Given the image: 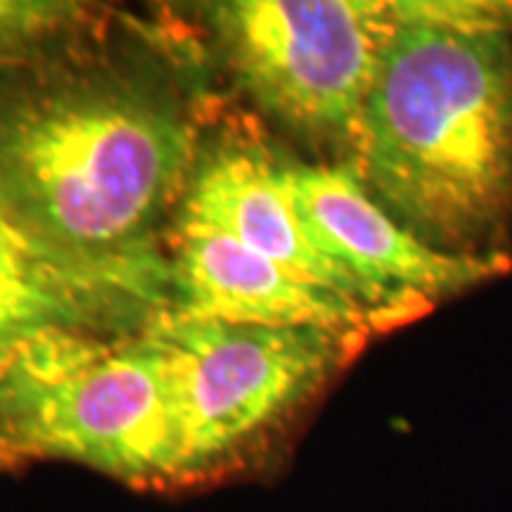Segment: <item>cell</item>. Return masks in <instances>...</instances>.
<instances>
[{
	"label": "cell",
	"instance_id": "obj_1",
	"mask_svg": "<svg viewBox=\"0 0 512 512\" xmlns=\"http://www.w3.org/2000/svg\"><path fill=\"white\" fill-rule=\"evenodd\" d=\"M349 162L396 221L448 254H494L512 219V34L399 0Z\"/></svg>",
	"mask_w": 512,
	"mask_h": 512
},
{
	"label": "cell",
	"instance_id": "obj_2",
	"mask_svg": "<svg viewBox=\"0 0 512 512\" xmlns=\"http://www.w3.org/2000/svg\"><path fill=\"white\" fill-rule=\"evenodd\" d=\"M192 162V128L119 76L0 86V197L31 233L79 252L147 245Z\"/></svg>",
	"mask_w": 512,
	"mask_h": 512
},
{
	"label": "cell",
	"instance_id": "obj_3",
	"mask_svg": "<svg viewBox=\"0 0 512 512\" xmlns=\"http://www.w3.org/2000/svg\"><path fill=\"white\" fill-rule=\"evenodd\" d=\"M31 460L143 486L192 482L174 368L150 330L53 332L0 368V465Z\"/></svg>",
	"mask_w": 512,
	"mask_h": 512
},
{
	"label": "cell",
	"instance_id": "obj_4",
	"mask_svg": "<svg viewBox=\"0 0 512 512\" xmlns=\"http://www.w3.org/2000/svg\"><path fill=\"white\" fill-rule=\"evenodd\" d=\"M240 86L306 136L354 150L399 12L384 0H230L207 5Z\"/></svg>",
	"mask_w": 512,
	"mask_h": 512
},
{
	"label": "cell",
	"instance_id": "obj_5",
	"mask_svg": "<svg viewBox=\"0 0 512 512\" xmlns=\"http://www.w3.org/2000/svg\"><path fill=\"white\" fill-rule=\"evenodd\" d=\"M145 328L174 368L192 482L254 451L328 380L358 335L185 318L171 309Z\"/></svg>",
	"mask_w": 512,
	"mask_h": 512
},
{
	"label": "cell",
	"instance_id": "obj_6",
	"mask_svg": "<svg viewBox=\"0 0 512 512\" xmlns=\"http://www.w3.org/2000/svg\"><path fill=\"white\" fill-rule=\"evenodd\" d=\"M169 306L171 259L152 242L121 252L57 247L0 197V368L43 335H126Z\"/></svg>",
	"mask_w": 512,
	"mask_h": 512
},
{
	"label": "cell",
	"instance_id": "obj_7",
	"mask_svg": "<svg viewBox=\"0 0 512 512\" xmlns=\"http://www.w3.org/2000/svg\"><path fill=\"white\" fill-rule=\"evenodd\" d=\"M278 176L306 233L366 287L377 318L396 320L508 271L505 254L465 256L427 245L375 200L351 162H278Z\"/></svg>",
	"mask_w": 512,
	"mask_h": 512
},
{
	"label": "cell",
	"instance_id": "obj_8",
	"mask_svg": "<svg viewBox=\"0 0 512 512\" xmlns=\"http://www.w3.org/2000/svg\"><path fill=\"white\" fill-rule=\"evenodd\" d=\"M171 311L185 318L266 328L361 332L375 318L361 304L297 280L221 230L178 221Z\"/></svg>",
	"mask_w": 512,
	"mask_h": 512
},
{
	"label": "cell",
	"instance_id": "obj_9",
	"mask_svg": "<svg viewBox=\"0 0 512 512\" xmlns=\"http://www.w3.org/2000/svg\"><path fill=\"white\" fill-rule=\"evenodd\" d=\"M178 221L221 230L297 280L361 304L377 318L366 287L306 233L280 183L278 162L261 150L216 152L192 178Z\"/></svg>",
	"mask_w": 512,
	"mask_h": 512
},
{
	"label": "cell",
	"instance_id": "obj_10",
	"mask_svg": "<svg viewBox=\"0 0 512 512\" xmlns=\"http://www.w3.org/2000/svg\"><path fill=\"white\" fill-rule=\"evenodd\" d=\"M81 17L83 5L62 0H0V64L29 55Z\"/></svg>",
	"mask_w": 512,
	"mask_h": 512
}]
</instances>
